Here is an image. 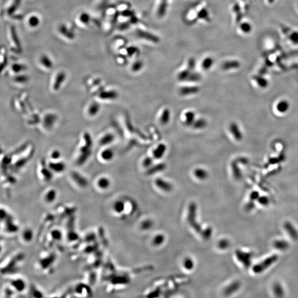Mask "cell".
Here are the masks:
<instances>
[{
    "label": "cell",
    "mask_w": 298,
    "mask_h": 298,
    "mask_svg": "<svg viewBox=\"0 0 298 298\" xmlns=\"http://www.w3.org/2000/svg\"><path fill=\"white\" fill-rule=\"evenodd\" d=\"M1 222H4L5 231L11 234H14L18 231V226L14 222L13 218L6 210H1Z\"/></svg>",
    "instance_id": "cell-1"
},
{
    "label": "cell",
    "mask_w": 298,
    "mask_h": 298,
    "mask_svg": "<svg viewBox=\"0 0 298 298\" xmlns=\"http://www.w3.org/2000/svg\"><path fill=\"white\" fill-rule=\"evenodd\" d=\"M197 205L195 203H191L188 207L187 220L190 227L197 233L200 234L202 230L200 224L197 222Z\"/></svg>",
    "instance_id": "cell-2"
},
{
    "label": "cell",
    "mask_w": 298,
    "mask_h": 298,
    "mask_svg": "<svg viewBox=\"0 0 298 298\" xmlns=\"http://www.w3.org/2000/svg\"><path fill=\"white\" fill-rule=\"evenodd\" d=\"M193 6L197 11L199 19L205 22L208 23L211 21L210 13L206 3L204 1H198L196 2Z\"/></svg>",
    "instance_id": "cell-3"
},
{
    "label": "cell",
    "mask_w": 298,
    "mask_h": 298,
    "mask_svg": "<svg viewBox=\"0 0 298 298\" xmlns=\"http://www.w3.org/2000/svg\"><path fill=\"white\" fill-rule=\"evenodd\" d=\"M278 260V256L277 255L270 256L267 257L264 260L260 262L259 263L255 265L253 267L252 270L254 273L256 274H259L263 272L265 270L268 269L270 266Z\"/></svg>",
    "instance_id": "cell-4"
},
{
    "label": "cell",
    "mask_w": 298,
    "mask_h": 298,
    "mask_svg": "<svg viewBox=\"0 0 298 298\" xmlns=\"http://www.w3.org/2000/svg\"><path fill=\"white\" fill-rule=\"evenodd\" d=\"M136 34L137 37L145 40L150 42L154 44L160 42V38L156 35L143 28H137L136 30Z\"/></svg>",
    "instance_id": "cell-5"
},
{
    "label": "cell",
    "mask_w": 298,
    "mask_h": 298,
    "mask_svg": "<svg viewBox=\"0 0 298 298\" xmlns=\"http://www.w3.org/2000/svg\"><path fill=\"white\" fill-rule=\"evenodd\" d=\"M183 19L185 23L189 25H193L199 21L197 11L192 6L185 11Z\"/></svg>",
    "instance_id": "cell-6"
},
{
    "label": "cell",
    "mask_w": 298,
    "mask_h": 298,
    "mask_svg": "<svg viewBox=\"0 0 298 298\" xmlns=\"http://www.w3.org/2000/svg\"><path fill=\"white\" fill-rule=\"evenodd\" d=\"M236 256L238 260L246 268H248L251 263L252 254L241 250L236 251Z\"/></svg>",
    "instance_id": "cell-7"
},
{
    "label": "cell",
    "mask_w": 298,
    "mask_h": 298,
    "mask_svg": "<svg viewBox=\"0 0 298 298\" xmlns=\"http://www.w3.org/2000/svg\"><path fill=\"white\" fill-rule=\"evenodd\" d=\"M10 285L13 291L18 293L23 292L27 287L24 280L19 278L12 279L10 282Z\"/></svg>",
    "instance_id": "cell-8"
},
{
    "label": "cell",
    "mask_w": 298,
    "mask_h": 298,
    "mask_svg": "<svg viewBox=\"0 0 298 298\" xmlns=\"http://www.w3.org/2000/svg\"><path fill=\"white\" fill-rule=\"evenodd\" d=\"M169 5V1L159 0L156 8V15L158 18H162L167 12Z\"/></svg>",
    "instance_id": "cell-9"
},
{
    "label": "cell",
    "mask_w": 298,
    "mask_h": 298,
    "mask_svg": "<svg viewBox=\"0 0 298 298\" xmlns=\"http://www.w3.org/2000/svg\"><path fill=\"white\" fill-rule=\"evenodd\" d=\"M48 167L52 171V173H61L66 170V166L64 162L62 161H52L48 164Z\"/></svg>",
    "instance_id": "cell-10"
},
{
    "label": "cell",
    "mask_w": 298,
    "mask_h": 298,
    "mask_svg": "<svg viewBox=\"0 0 298 298\" xmlns=\"http://www.w3.org/2000/svg\"><path fill=\"white\" fill-rule=\"evenodd\" d=\"M10 37L11 41L13 44V47L14 48V50H16L17 52H21V43L14 26L10 27Z\"/></svg>",
    "instance_id": "cell-11"
},
{
    "label": "cell",
    "mask_w": 298,
    "mask_h": 298,
    "mask_svg": "<svg viewBox=\"0 0 298 298\" xmlns=\"http://www.w3.org/2000/svg\"><path fill=\"white\" fill-rule=\"evenodd\" d=\"M110 185V180L106 176H101L96 180V186L97 188L101 191H104L109 189Z\"/></svg>",
    "instance_id": "cell-12"
},
{
    "label": "cell",
    "mask_w": 298,
    "mask_h": 298,
    "mask_svg": "<svg viewBox=\"0 0 298 298\" xmlns=\"http://www.w3.org/2000/svg\"><path fill=\"white\" fill-rule=\"evenodd\" d=\"M44 200L46 203H54L57 198V192L56 189L50 188L47 189L44 194Z\"/></svg>",
    "instance_id": "cell-13"
},
{
    "label": "cell",
    "mask_w": 298,
    "mask_h": 298,
    "mask_svg": "<svg viewBox=\"0 0 298 298\" xmlns=\"http://www.w3.org/2000/svg\"><path fill=\"white\" fill-rule=\"evenodd\" d=\"M166 150L167 147L165 144L161 143L159 144L152 151L153 157L157 160L161 159L165 155Z\"/></svg>",
    "instance_id": "cell-14"
},
{
    "label": "cell",
    "mask_w": 298,
    "mask_h": 298,
    "mask_svg": "<svg viewBox=\"0 0 298 298\" xmlns=\"http://www.w3.org/2000/svg\"><path fill=\"white\" fill-rule=\"evenodd\" d=\"M284 228L290 238L294 240H298V231L292 223L288 222H285Z\"/></svg>",
    "instance_id": "cell-15"
},
{
    "label": "cell",
    "mask_w": 298,
    "mask_h": 298,
    "mask_svg": "<svg viewBox=\"0 0 298 298\" xmlns=\"http://www.w3.org/2000/svg\"><path fill=\"white\" fill-rule=\"evenodd\" d=\"M199 87L196 86H184L180 88L179 92L180 95L183 96H187L189 95H195L198 93L199 91Z\"/></svg>",
    "instance_id": "cell-16"
},
{
    "label": "cell",
    "mask_w": 298,
    "mask_h": 298,
    "mask_svg": "<svg viewBox=\"0 0 298 298\" xmlns=\"http://www.w3.org/2000/svg\"><path fill=\"white\" fill-rule=\"evenodd\" d=\"M155 185L159 189L165 192H170L173 188L172 185L170 182L160 178L155 180Z\"/></svg>",
    "instance_id": "cell-17"
},
{
    "label": "cell",
    "mask_w": 298,
    "mask_h": 298,
    "mask_svg": "<svg viewBox=\"0 0 298 298\" xmlns=\"http://www.w3.org/2000/svg\"><path fill=\"white\" fill-rule=\"evenodd\" d=\"M196 119V115L194 112L189 110L184 115L183 123L186 127H192Z\"/></svg>",
    "instance_id": "cell-18"
},
{
    "label": "cell",
    "mask_w": 298,
    "mask_h": 298,
    "mask_svg": "<svg viewBox=\"0 0 298 298\" xmlns=\"http://www.w3.org/2000/svg\"><path fill=\"white\" fill-rule=\"evenodd\" d=\"M34 232L30 228L27 227L24 229L21 234V238L25 243H29L32 241L34 238Z\"/></svg>",
    "instance_id": "cell-19"
},
{
    "label": "cell",
    "mask_w": 298,
    "mask_h": 298,
    "mask_svg": "<svg viewBox=\"0 0 298 298\" xmlns=\"http://www.w3.org/2000/svg\"><path fill=\"white\" fill-rule=\"evenodd\" d=\"M114 156V152L113 150L109 148H106L103 150L101 151L99 154V157L102 161H111L113 159Z\"/></svg>",
    "instance_id": "cell-20"
},
{
    "label": "cell",
    "mask_w": 298,
    "mask_h": 298,
    "mask_svg": "<svg viewBox=\"0 0 298 298\" xmlns=\"http://www.w3.org/2000/svg\"><path fill=\"white\" fill-rule=\"evenodd\" d=\"M229 129L232 135L236 140L240 141L242 139L241 132L240 131L239 127L237 125L236 123H231L229 127Z\"/></svg>",
    "instance_id": "cell-21"
},
{
    "label": "cell",
    "mask_w": 298,
    "mask_h": 298,
    "mask_svg": "<svg viewBox=\"0 0 298 298\" xmlns=\"http://www.w3.org/2000/svg\"><path fill=\"white\" fill-rule=\"evenodd\" d=\"M240 285H241V284L240 283V282H239L237 281L234 282L225 288L224 291V293L225 295H227V296L231 295L232 294L236 292L240 288Z\"/></svg>",
    "instance_id": "cell-22"
},
{
    "label": "cell",
    "mask_w": 298,
    "mask_h": 298,
    "mask_svg": "<svg viewBox=\"0 0 298 298\" xmlns=\"http://www.w3.org/2000/svg\"><path fill=\"white\" fill-rule=\"evenodd\" d=\"M166 167V165L164 163H160L155 165H152L147 171V175H152L155 173L165 170Z\"/></svg>",
    "instance_id": "cell-23"
},
{
    "label": "cell",
    "mask_w": 298,
    "mask_h": 298,
    "mask_svg": "<svg viewBox=\"0 0 298 298\" xmlns=\"http://www.w3.org/2000/svg\"><path fill=\"white\" fill-rule=\"evenodd\" d=\"M66 78V75L64 72H59L55 76L53 87L54 90H58Z\"/></svg>",
    "instance_id": "cell-24"
},
{
    "label": "cell",
    "mask_w": 298,
    "mask_h": 298,
    "mask_svg": "<svg viewBox=\"0 0 298 298\" xmlns=\"http://www.w3.org/2000/svg\"><path fill=\"white\" fill-rule=\"evenodd\" d=\"M194 175L198 180H204L208 178V172L203 168H197L194 170Z\"/></svg>",
    "instance_id": "cell-25"
},
{
    "label": "cell",
    "mask_w": 298,
    "mask_h": 298,
    "mask_svg": "<svg viewBox=\"0 0 298 298\" xmlns=\"http://www.w3.org/2000/svg\"><path fill=\"white\" fill-rule=\"evenodd\" d=\"M214 62V60L212 57H206L201 62V67L204 70L208 71L212 67Z\"/></svg>",
    "instance_id": "cell-26"
},
{
    "label": "cell",
    "mask_w": 298,
    "mask_h": 298,
    "mask_svg": "<svg viewBox=\"0 0 298 298\" xmlns=\"http://www.w3.org/2000/svg\"><path fill=\"white\" fill-rule=\"evenodd\" d=\"M100 110V105L96 102L90 103L87 109V112L90 117H93L98 113Z\"/></svg>",
    "instance_id": "cell-27"
},
{
    "label": "cell",
    "mask_w": 298,
    "mask_h": 298,
    "mask_svg": "<svg viewBox=\"0 0 298 298\" xmlns=\"http://www.w3.org/2000/svg\"><path fill=\"white\" fill-rule=\"evenodd\" d=\"M207 124L208 122L204 118H200L195 119L192 127L195 130H201L206 128Z\"/></svg>",
    "instance_id": "cell-28"
},
{
    "label": "cell",
    "mask_w": 298,
    "mask_h": 298,
    "mask_svg": "<svg viewBox=\"0 0 298 298\" xmlns=\"http://www.w3.org/2000/svg\"><path fill=\"white\" fill-rule=\"evenodd\" d=\"M114 140V136L113 134L110 133H107L101 138L99 141V144L102 146H107L113 142Z\"/></svg>",
    "instance_id": "cell-29"
},
{
    "label": "cell",
    "mask_w": 298,
    "mask_h": 298,
    "mask_svg": "<svg viewBox=\"0 0 298 298\" xmlns=\"http://www.w3.org/2000/svg\"><path fill=\"white\" fill-rule=\"evenodd\" d=\"M59 32L64 37L70 40H72L75 38V34L71 30H69L65 25H61L60 26Z\"/></svg>",
    "instance_id": "cell-30"
},
{
    "label": "cell",
    "mask_w": 298,
    "mask_h": 298,
    "mask_svg": "<svg viewBox=\"0 0 298 298\" xmlns=\"http://www.w3.org/2000/svg\"><path fill=\"white\" fill-rule=\"evenodd\" d=\"M289 245L288 242L286 241L285 240H276L273 243V246L275 247L276 249L279 251H285L288 248Z\"/></svg>",
    "instance_id": "cell-31"
},
{
    "label": "cell",
    "mask_w": 298,
    "mask_h": 298,
    "mask_svg": "<svg viewBox=\"0 0 298 298\" xmlns=\"http://www.w3.org/2000/svg\"><path fill=\"white\" fill-rule=\"evenodd\" d=\"M192 71L190 70L187 67H186V69H185L180 71L177 76L178 80L182 81V82L187 81Z\"/></svg>",
    "instance_id": "cell-32"
},
{
    "label": "cell",
    "mask_w": 298,
    "mask_h": 298,
    "mask_svg": "<svg viewBox=\"0 0 298 298\" xmlns=\"http://www.w3.org/2000/svg\"><path fill=\"white\" fill-rule=\"evenodd\" d=\"M113 210L116 214H122L125 209V203L123 200H117L113 205Z\"/></svg>",
    "instance_id": "cell-33"
},
{
    "label": "cell",
    "mask_w": 298,
    "mask_h": 298,
    "mask_svg": "<svg viewBox=\"0 0 298 298\" xmlns=\"http://www.w3.org/2000/svg\"><path fill=\"white\" fill-rule=\"evenodd\" d=\"M171 119V112L169 109H165L162 112L160 121L162 124L166 125L169 123Z\"/></svg>",
    "instance_id": "cell-34"
},
{
    "label": "cell",
    "mask_w": 298,
    "mask_h": 298,
    "mask_svg": "<svg viewBox=\"0 0 298 298\" xmlns=\"http://www.w3.org/2000/svg\"><path fill=\"white\" fill-rule=\"evenodd\" d=\"M127 47L128 57L132 58L139 57L140 54V50L138 47L135 46H130Z\"/></svg>",
    "instance_id": "cell-35"
},
{
    "label": "cell",
    "mask_w": 298,
    "mask_h": 298,
    "mask_svg": "<svg viewBox=\"0 0 298 298\" xmlns=\"http://www.w3.org/2000/svg\"><path fill=\"white\" fill-rule=\"evenodd\" d=\"M72 178H73L74 181L76 183V184H77L80 186L85 187L86 185H87L86 180L84 177L81 176L79 174L74 173V174H72Z\"/></svg>",
    "instance_id": "cell-36"
},
{
    "label": "cell",
    "mask_w": 298,
    "mask_h": 298,
    "mask_svg": "<svg viewBox=\"0 0 298 298\" xmlns=\"http://www.w3.org/2000/svg\"><path fill=\"white\" fill-rule=\"evenodd\" d=\"M40 63L47 69H50L52 67V62L50 60V58L45 55H44L40 57Z\"/></svg>",
    "instance_id": "cell-37"
},
{
    "label": "cell",
    "mask_w": 298,
    "mask_h": 298,
    "mask_svg": "<svg viewBox=\"0 0 298 298\" xmlns=\"http://www.w3.org/2000/svg\"><path fill=\"white\" fill-rule=\"evenodd\" d=\"M144 65V62L142 60L137 59L131 66V70L134 72H137L142 70Z\"/></svg>",
    "instance_id": "cell-38"
},
{
    "label": "cell",
    "mask_w": 298,
    "mask_h": 298,
    "mask_svg": "<svg viewBox=\"0 0 298 298\" xmlns=\"http://www.w3.org/2000/svg\"><path fill=\"white\" fill-rule=\"evenodd\" d=\"M21 0H13V2L11 4L9 7L7 9V13L9 15H12L17 10L19 5L21 4Z\"/></svg>",
    "instance_id": "cell-39"
},
{
    "label": "cell",
    "mask_w": 298,
    "mask_h": 298,
    "mask_svg": "<svg viewBox=\"0 0 298 298\" xmlns=\"http://www.w3.org/2000/svg\"><path fill=\"white\" fill-rule=\"evenodd\" d=\"M118 93L116 91H115L114 90H111L109 91L104 92L102 95L101 96V97L104 99H108L109 100H111V99L117 98L118 97Z\"/></svg>",
    "instance_id": "cell-40"
},
{
    "label": "cell",
    "mask_w": 298,
    "mask_h": 298,
    "mask_svg": "<svg viewBox=\"0 0 298 298\" xmlns=\"http://www.w3.org/2000/svg\"><path fill=\"white\" fill-rule=\"evenodd\" d=\"M127 40L123 37H117L114 41V45L117 50L126 47Z\"/></svg>",
    "instance_id": "cell-41"
},
{
    "label": "cell",
    "mask_w": 298,
    "mask_h": 298,
    "mask_svg": "<svg viewBox=\"0 0 298 298\" xmlns=\"http://www.w3.org/2000/svg\"><path fill=\"white\" fill-rule=\"evenodd\" d=\"M202 80V75L196 71H192L191 72L189 78L187 81L190 82H197Z\"/></svg>",
    "instance_id": "cell-42"
},
{
    "label": "cell",
    "mask_w": 298,
    "mask_h": 298,
    "mask_svg": "<svg viewBox=\"0 0 298 298\" xmlns=\"http://www.w3.org/2000/svg\"><path fill=\"white\" fill-rule=\"evenodd\" d=\"M289 104L286 101H282L279 102L277 105V109L281 113H284L287 112L289 109Z\"/></svg>",
    "instance_id": "cell-43"
},
{
    "label": "cell",
    "mask_w": 298,
    "mask_h": 298,
    "mask_svg": "<svg viewBox=\"0 0 298 298\" xmlns=\"http://www.w3.org/2000/svg\"><path fill=\"white\" fill-rule=\"evenodd\" d=\"M50 236L54 241H60L62 238V234L60 230L54 229L51 231Z\"/></svg>",
    "instance_id": "cell-44"
},
{
    "label": "cell",
    "mask_w": 298,
    "mask_h": 298,
    "mask_svg": "<svg viewBox=\"0 0 298 298\" xmlns=\"http://www.w3.org/2000/svg\"><path fill=\"white\" fill-rule=\"evenodd\" d=\"M273 292L277 297H282L284 295V289L279 283H275L273 286Z\"/></svg>",
    "instance_id": "cell-45"
},
{
    "label": "cell",
    "mask_w": 298,
    "mask_h": 298,
    "mask_svg": "<svg viewBox=\"0 0 298 298\" xmlns=\"http://www.w3.org/2000/svg\"><path fill=\"white\" fill-rule=\"evenodd\" d=\"M165 240V237L162 234H158L154 237L153 240H152V243L154 246H159L161 245Z\"/></svg>",
    "instance_id": "cell-46"
},
{
    "label": "cell",
    "mask_w": 298,
    "mask_h": 298,
    "mask_svg": "<svg viewBox=\"0 0 298 298\" xmlns=\"http://www.w3.org/2000/svg\"><path fill=\"white\" fill-rule=\"evenodd\" d=\"M183 266L187 270H193L194 268V262L192 259H191L189 257L185 258V260H183Z\"/></svg>",
    "instance_id": "cell-47"
},
{
    "label": "cell",
    "mask_w": 298,
    "mask_h": 298,
    "mask_svg": "<svg viewBox=\"0 0 298 298\" xmlns=\"http://www.w3.org/2000/svg\"><path fill=\"white\" fill-rule=\"evenodd\" d=\"M201 236L205 240H209L213 234V229L211 227H207L200 233Z\"/></svg>",
    "instance_id": "cell-48"
},
{
    "label": "cell",
    "mask_w": 298,
    "mask_h": 298,
    "mask_svg": "<svg viewBox=\"0 0 298 298\" xmlns=\"http://www.w3.org/2000/svg\"><path fill=\"white\" fill-rule=\"evenodd\" d=\"M78 21L82 25H86L89 23L90 21V16L86 13H82L79 16Z\"/></svg>",
    "instance_id": "cell-49"
},
{
    "label": "cell",
    "mask_w": 298,
    "mask_h": 298,
    "mask_svg": "<svg viewBox=\"0 0 298 298\" xmlns=\"http://www.w3.org/2000/svg\"><path fill=\"white\" fill-rule=\"evenodd\" d=\"M116 6H117V10L119 13H120L124 11L129 9V8H131L130 4L126 2H120Z\"/></svg>",
    "instance_id": "cell-50"
},
{
    "label": "cell",
    "mask_w": 298,
    "mask_h": 298,
    "mask_svg": "<svg viewBox=\"0 0 298 298\" xmlns=\"http://www.w3.org/2000/svg\"><path fill=\"white\" fill-rule=\"evenodd\" d=\"M40 23V21L38 18V17L35 16H31L28 20V24L30 27H32V28H35V27H37V26L39 25V24Z\"/></svg>",
    "instance_id": "cell-51"
},
{
    "label": "cell",
    "mask_w": 298,
    "mask_h": 298,
    "mask_svg": "<svg viewBox=\"0 0 298 298\" xmlns=\"http://www.w3.org/2000/svg\"><path fill=\"white\" fill-rule=\"evenodd\" d=\"M238 66V64L236 62H233V61H228V62H225L222 64V67L224 70H227L232 69V68H235Z\"/></svg>",
    "instance_id": "cell-52"
},
{
    "label": "cell",
    "mask_w": 298,
    "mask_h": 298,
    "mask_svg": "<svg viewBox=\"0 0 298 298\" xmlns=\"http://www.w3.org/2000/svg\"><path fill=\"white\" fill-rule=\"evenodd\" d=\"M7 54L6 50L4 47L1 48V69H3V67H5L7 63Z\"/></svg>",
    "instance_id": "cell-53"
},
{
    "label": "cell",
    "mask_w": 298,
    "mask_h": 298,
    "mask_svg": "<svg viewBox=\"0 0 298 298\" xmlns=\"http://www.w3.org/2000/svg\"><path fill=\"white\" fill-rule=\"evenodd\" d=\"M11 69H12V71L14 72V73H18V74L19 72L26 70V67L23 65H22V64H14L12 65V66L11 67Z\"/></svg>",
    "instance_id": "cell-54"
},
{
    "label": "cell",
    "mask_w": 298,
    "mask_h": 298,
    "mask_svg": "<svg viewBox=\"0 0 298 298\" xmlns=\"http://www.w3.org/2000/svg\"><path fill=\"white\" fill-rule=\"evenodd\" d=\"M153 225H154V223L152 222V221L151 220L147 219V220H144L142 223L141 228L143 230H147L150 229L152 227Z\"/></svg>",
    "instance_id": "cell-55"
},
{
    "label": "cell",
    "mask_w": 298,
    "mask_h": 298,
    "mask_svg": "<svg viewBox=\"0 0 298 298\" xmlns=\"http://www.w3.org/2000/svg\"><path fill=\"white\" fill-rule=\"evenodd\" d=\"M218 245V247L220 249L225 250L227 248L230 246V242L227 239H223L219 241Z\"/></svg>",
    "instance_id": "cell-56"
},
{
    "label": "cell",
    "mask_w": 298,
    "mask_h": 298,
    "mask_svg": "<svg viewBox=\"0 0 298 298\" xmlns=\"http://www.w3.org/2000/svg\"><path fill=\"white\" fill-rule=\"evenodd\" d=\"M196 66V60L193 57H189L187 62V68L191 71H194Z\"/></svg>",
    "instance_id": "cell-57"
},
{
    "label": "cell",
    "mask_w": 298,
    "mask_h": 298,
    "mask_svg": "<svg viewBox=\"0 0 298 298\" xmlns=\"http://www.w3.org/2000/svg\"><path fill=\"white\" fill-rule=\"evenodd\" d=\"M153 161L154 160H153L152 157L150 156H147L142 161V165L144 167L149 168V167H150L152 165Z\"/></svg>",
    "instance_id": "cell-58"
},
{
    "label": "cell",
    "mask_w": 298,
    "mask_h": 298,
    "mask_svg": "<svg viewBox=\"0 0 298 298\" xmlns=\"http://www.w3.org/2000/svg\"><path fill=\"white\" fill-rule=\"evenodd\" d=\"M61 156V152L57 150H53L50 154V158L52 161L59 160Z\"/></svg>",
    "instance_id": "cell-59"
},
{
    "label": "cell",
    "mask_w": 298,
    "mask_h": 298,
    "mask_svg": "<svg viewBox=\"0 0 298 298\" xmlns=\"http://www.w3.org/2000/svg\"><path fill=\"white\" fill-rule=\"evenodd\" d=\"M257 200H258V202L260 204L262 205H264V206L268 205L269 203H270L269 199H268V197H267L265 196L260 197Z\"/></svg>",
    "instance_id": "cell-60"
},
{
    "label": "cell",
    "mask_w": 298,
    "mask_h": 298,
    "mask_svg": "<svg viewBox=\"0 0 298 298\" xmlns=\"http://www.w3.org/2000/svg\"><path fill=\"white\" fill-rule=\"evenodd\" d=\"M232 172H233V174L234 177L236 178H239L240 177V173L239 172V170H238V168L236 167V166L235 165V164H232Z\"/></svg>",
    "instance_id": "cell-61"
},
{
    "label": "cell",
    "mask_w": 298,
    "mask_h": 298,
    "mask_svg": "<svg viewBox=\"0 0 298 298\" xmlns=\"http://www.w3.org/2000/svg\"><path fill=\"white\" fill-rule=\"evenodd\" d=\"M27 80H28V77L25 76V75H19V76H17L15 78L16 81H17V82H21V83L25 82L27 81Z\"/></svg>",
    "instance_id": "cell-62"
},
{
    "label": "cell",
    "mask_w": 298,
    "mask_h": 298,
    "mask_svg": "<svg viewBox=\"0 0 298 298\" xmlns=\"http://www.w3.org/2000/svg\"><path fill=\"white\" fill-rule=\"evenodd\" d=\"M259 197H260L259 193L258 192H256V191L253 192L252 193H251V195H250V199L252 200V201L258 199Z\"/></svg>",
    "instance_id": "cell-63"
},
{
    "label": "cell",
    "mask_w": 298,
    "mask_h": 298,
    "mask_svg": "<svg viewBox=\"0 0 298 298\" xmlns=\"http://www.w3.org/2000/svg\"><path fill=\"white\" fill-rule=\"evenodd\" d=\"M167 1H170V0H167Z\"/></svg>",
    "instance_id": "cell-64"
}]
</instances>
